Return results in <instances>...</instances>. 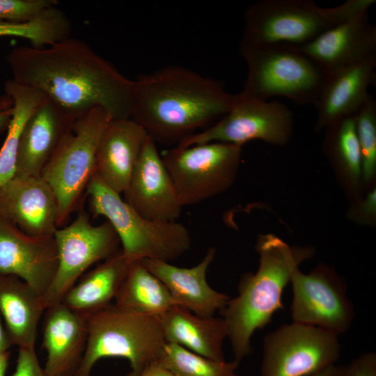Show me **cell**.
Returning a JSON list of instances; mask_svg holds the SVG:
<instances>
[{
    "label": "cell",
    "mask_w": 376,
    "mask_h": 376,
    "mask_svg": "<svg viewBox=\"0 0 376 376\" xmlns=\"http://www.w3.org/2000/svg\"><path fill=\"white\" fill-rule=\"evenodd\" d=\"M6 61L13 81L39 91L75 120L95 108L112 120L131 118L133 80L81 40L70 36L42 48L17 46Z\"/></svg>",
    "instance_id": "cell-1"
},
{
    "label": "cell",
    "mask_w": 376,
    "mask_h": 376,
    "mask_svg": "<svg viewBox=\"0 0 376 376\" xmlns=\"http://www.w3.org/2000/svg\"><path fill=\"white\" fill-rule=\"evenodd\" d=\"M235 98L216 80L166 66L133 80L130 118L155 142L178 144L219 120Z\"/></svg>",
    "instance_id": "cell-2"
},
{
    "label": "cell",
    "mask_w": 376,
    "mask_h": 376,
    "mask_svg": "<svg viewBox=\"0 0 376 376\" xmlns=\"http://www.w3.org/2000/svg\"><path fill=\"white\" fill-rule=\"evenodd\" d=\"M256 248L258 270L241 276L237 295L219 311L237 363L251 353L255 331L266 327L274 314L284 308L281 297L291 272L308 256V251L292 249L272 234L260 236Z\"/></svg>",
    "instance_id": "cell-3"
},
{
    "label": "cell",
    "mask_w": 376,
    "mask_h": 376,
    "mask_svg": "<svg viewBox=\"0 0 376 376\" xmlns=\"http://www.w3.org/2000/svg\"><path fill=\"white\" fill-rule=\"evenodd\" d=\"M375 0H347L323 8L311 0H259L244 15L241 42L250 45L300 46L360 13Z\"/></svg>",
    "instance_id": "cell-4"
},
{
    "label": "cell",
    "mask_w": 376,
    "mask_h": 376,
    "mask_svg": "<svg viewBox=\"0 0 376 376\" xmlns=\"http://www.w3.org/2000/svg\"><path fill=\"white\" fill-rule=\"evenodd\" d=\"M88 338L76 376H91L102 358L129 361L127 376H139L156 362L166 341L160 317L139 313L111 304L86 317Z\"/></svg>",
    "instance_id": "cell-5"
},
{
    "label": "cell",
    "mask_w": 376,
    "mask_h": 376,
    "mask_svg": "<svg viewBox=\"0 0 376 376\" xmlns=\"http://www.w3.org/2000/svg\"><path fill=\"white\" fill-rule=\"evenodd\" d=\"M85 196L91 214L107 219L116 233L129 263L144 259L175 260L191 246L189 230L181 223L149 219L138 213L95 173Z\"/></svg>",
    "instance_id": "cell-6"
},
{
    "label": "cell",
    "mask_w": 376,
    "mask_h": 376,
    "mask_svg": "<svg viewBox=\"0 0 376 376\" xmlns=\"http://www.w3.org/2000/svg\"><path fill=\"white\" fill-rule=\"evenodd\" d=\"M240 51L247 65L242 94L262 100L280 96L299 104H315L325 75L295 47L240 42Z\"/></svg>",
    "instance_id": "cell-7"
},
{
    "label": "cell",
    "mask_w": 376,
    "mask_h": 376,
    "mask_svg": "<svg viewBox=\"0 0 376 376\" xmlns=\"http://www.w3.org/2000/svg\"><path fill=\"white\" fill-rule=\"evenodd\" d=\"M111 120L101 108L77 119L41 173L40 177L50 185L57 198L59 228L81 206L83 194L95 173L100 139Z\"/></svg>",
    "instance_id": "cell-8"
},
{
    "label": "cell",
    "mask_w": 376,
    "mask_h": 376,
    "mask_svg": "<svg viewBox=\"0 0 376 376\" xmlns=\"http://www.w3.org/2000/svg\"><path fill=\"white\" fill-rule=\"evenodd\" d=\"M241 152V146L222 142L176 146L166 151L162 159L182 207L227 189L235 180Z\"/></svg>",
    "instance_id": "cell-9"
},
{
    "label": "cell",
    "mask_w": 376,
    "mask_h": 376,
    "mask_svg": "<svg viewBox=\"0 0 376 376\" xmlns=\"http://www.w3.org/2000/svg\"><path fill=\"white\" fill-rule=\"evenodd\" d=\"M58 266L54 278L42 296L47 308L61 302L67 292L93 264L102 262L121 249L119 238L108 221L94 226L88 214L78 208L75 219L54 233Z\"/></svg>",
    "instance_id": "cell-10"
},
{
    "label": "cell",
    "mask_w": 376,
    "mask_h": 376,
    "mask_svg": "<svg viewBox=\"0 0 376 376\" xmlns=\"http://www.w3.org/2000/svg\"><path fill=\"white\" fill-rule=\"evenodd\" d=\"M340 354L337 336L292 321L264 337L260 376H308L335 365Z\"/></svg>",
    "instance_id": "cell-11"
},
{
    "label": "cell",
    "mask_w": 376,
    "mask_h": 376,
    "mask_svg": "<svg viewBox=\"0 0 376 376\" xmlns=\"http://www.w3.org/2000/svg\"><path fill=\"white\" fill-rule=\"evenodd\" d=\"M292 132V113L285 104L235 95L230 110L210 127L195 133L177 144L188 146L210 142H222L242 146L258 139L283 146Z\"/></svg>",
    "instance_id": "cell-12"
},
{
    "label": "cell",
    "mask_w": 376,
    "mask_h": 376,
    "mask_svg": "<svg viewBox=\"0 0 376 376\" xmlns=\"http://www.w3.org/2000/svg\"><path fill=\"white\" fill-rule=\"evenodd\" d=\"M290 283L293 322L317 327L336 336L346 332L355 318L345 282L328 267L320 266L308 274L295 267Z\"/></svg>",
    "instance_id": "cell-13"
},
{
    "label": "cell",
    "mask_w": 376,
    "mask_h": 376,
    "mask_svg": "<svg viewBox=\"0 0 376 376\" xmlns=\"http://www.w3.org/2000/svg\"><path fill=\"white\" fill-rule=\"evenodd\" d=\"M57 266L54 236H30L0 216V274L20 279L42 297Z\"/></svg>",
    "instance_id": "cell-14"
},
{
    "label": "cell",
    "mask_w": 376,
    "mask_h": 376,
    "mask_svg": "<svg viewBox=\"0 0 376 376\" xmlns=\"http://www.w3.org/2000/svg\"><path fill=\"white\" fill-rule=\"evenodd\" d=\"M0 216L33 237L54 236L59 228L56 196L40 176H14L1 186Z\"/></svg>",
    "instance_id": "cell-15"
},
{
    "label": "cell",
    "mask_w": 376,
    "mask_h": 376,
    "mask_svg": "<svg viewBox=\"0 0 376 376\" xmlns=\"http://www.w3.org/2000/svg\"><path fill=\"white\" fill-rule=\"evenodd\" d=\"M123 194L131 207L149 219L176 221L181 214L183 207L173 181L149 136Z\"/></svg>",
    "instance_id": "cell-16"
},
{
    "label": "cell",
    "mask_w": 376,
    "mask_h": 376,
    "mask_svg": "<svg viewBox=\"0 0 376 376\" xmlns=\"http://www.w3.org/2000/svg\"><path fill=\"white\" fill-rule=\"evenodd\" d=\"M324 75L376 54V26L368 12L360 13L324 32L313 40L292 46Z\"/></svg>",
    "instance_id": "cell-17"
},
{
    "label": "cell",
    "mask_w": 376,
    "mask_h": 376,
    "mask_svg": "<svg viewBox=\"0 0 376 376\" xmlns=\"http://www.w3.org/2000/svg\"><path fill=\"white\" fill-rule=\"evenodd\" d=\"M75 120L47 98L23 127L14 176L40 177Z\"/></svg>",
    "instance_id": "cell-18"
},
{
    "label": "cell",
    "mask_w": 376,
    "mask_h": 376,
    "mask_svg": "<svg viewBox=\"0 0 376 376\" xmlns=\"http://www.w3.org/2000/svg\"><path fill=\"white\" fill-rule=\"evenodd\" d=\"M44 317L43 368L47 376H76L87 345L86 318L63 302L47 308Z\"/></svg>",
    "instance_id": "cell-19"
},
{
    "label": "cell",
    "mask_w": 376,
    "mask_h": 376,
    "mask_svg": "<svg viewBox=\"0 0 376 376\" xmlns=\"http://www.w3.org/2000/svg\"><path fill=\"white\" fill-rule=\"evenodd\" d=\"M215 255L216 249L210 247L202 260L191 267H180L158 260H141L164 284L175 305L202 317H212L230 299L227 294L215 290L207 283V269Z\"/></svg>",
    "instance_id": "cell-20"
},
{
    "label": "cell",
    "mask_w": 376,
    "mask_h": 376,
    "mask_svg": "<svg viewBox=\"0 0 376 376\" xmlns=\"http://www.w3.org/2000/svg\"><path fill=\"white\" fill-rule=\"evenodd\" d=\"M376 54L325 75L315 106L317 128L353 116L370 95V86L375 80Z\"/></svg>",
    "instance_id": "cell-21"
},
{
    "label": "cell",
    "mask_w": 376,
    "mask_h": 376,
    "mask_svg": "<svg viewBox=\"0 0 376 376\" xmlns=\"http://www.w3.org/2000/svg\"><path fill=\"white\" fill-rule=\"evenodd\" d=\"M148 137L132 118L111 120L100 139L95 173L112 190L126 189Z\"/></svg>",
    "instance_id": "cell-22"
},
{
    "label": "cell",
    "mask_w": 376,
    "mask_h": 376,
    "mask_svg": "<svg viewBox=\"0 0 376 376\" xmlns=\"http://www.w3.org/2000/svg\"><path fill=\"white\" fill-rule=\"evenodd\" d=\"M42 297L20 279L0 274V315L13 345L35 348L45 312Z\"/></svg>",
    "instance_id": "cell-23"
},
{
    "label": "cell",
    "mask_w": 376,
    "mask_h": 376,
    "mask_svg": "<svg viewBox=\"0 0 376 376\" xmlns=\"http://www.w3.org/2000/svg\"><path fill=\"white\" fill-rule=\"evenodd\" d=\"M166 341L215 361H224L223 345L227 338L221 318L202 317L174 306L160 317Z\"/></svg>",
    "instance_id": "cell-24"
},
{
    "label": "cell",
    "mask_w": 376,
    "mask_h": 376,
    "mask_svg": "<svg viewBox=\"0 0 376 376\" xmlns=\"http://www.w3.org/2000/svg\"><path fill=\"white\" fill-rule=\"evenodd\" d=\"M129 264L120 250L80 278L61 302L85 318L107 307L115 299Z\"/></svg>",
    "instance_id": "cell-25"
},
{
    "label": "cell",
    "mask_w": 376,
    "mask_h": 376,
    "mask_svg": "<svg viewBox=\"0 0 376 376\" xmlns=\"http://www.w3.org/2000/svg\"><path fill=\"white\" fill-rule=\"evenodd\" d=\"M114 300L119 307L158 317L175 306L164 284L142 260L130 263Z\"/></svg>",
    "instance_id": "cell-26"
},
{
    "label": "cell",
    "mask_w": 376,
    "mask_h": 376,
    "mask_svg": "<svg viewBox=\"0 0 376 376\" xmlns=\"http://www.w3.org/2000/svg\"><path fill=\"white\" fill-rule=\"evenodd\" d=\"M4 91L12 101V115L0 148V187L15 175L19 139L25 123L47 99L39 91L12 79L5 82Z\"/></svg>",
    "instance_id": "cell-27"
},
{
    "label": "cell",
    "mask_w": 376,
    "mask_h": 376,
    "mask_svg": "<svg viewBox=\"0 0 376 376\" xmlns=\"http://www.w3.org/2000/svg\"><path fill=\"white\" fill-rule=\"evenodd\" d=\"M71 32L70 20L58 6L47 9L26 23L0 22V37L22 38L36 48L54 45L70 37Z\"/></svg>",
    "instance_id": "cell-28"
},
{
    "label": "cell",
    "mask_w": 376,
    "mask_h": 376,
    "mask_svg": "<svg viewBox=\"0 0 376 376\" xmlns=\"http://www.w3.org/2000/svg\"><path fill=\"white\" fill-rule=\"evenodd\" d=\"M173 376H238L239 363L215 361L166 342L156 361Z\"/></svg>",
    "instance_id": "cell-29"
},
{
    "label": "cell",
    "mask_w": 376,
    "mask_h": 376,
    "mask_svg": "<svg viewBox=\"0 0 376 376\" xmlns=\"http://www.w3.org/2000/svg\"><path fill=\"white\" fill-rule=\"evenodd\" d=\"M328 143L334 156L350 176L357 180L361 175L362 158L354 115L343 118L328 126Z\"/></svg>",
    "instance_id": "cell-30"
},
{
    "label": "cell",
    "mask_w": 376,
    "mask_h": 376,
    "mask_svg": "<svg viewBox=\"0 0 376 376\" xmlns=\"http://www.w3.org/2000/svg\"><path fill=\"white\" fill-rule=\"evenodd\" d=\"M354 118L361 152V175L369 181L376 170V101L371 95Z\"/></svg>",
    "instance_id": "cell-31"
},
{
    "label": "cell",
    "mask_w": 376,
    "mask_h": 376,
    "mask_svg": "<svg viewBox=\"0 0 376 376\" xmlns=\"http://www.w3.org/2000/svg\"><path fill=\"white\" fill-rule=\"evenodd\" d=\"M58 3L57 0H0V22L26 23Z\"/></svg>",
    "instance_id": "cell-32"
},
{
    "label": "cell",
    "mask_w": 376,
    "mask_h": 376,
    "mask_svg": "<svg viewBox=\"0 0 376 376\" xmlns=\"http://www.w3.org/2000/svg\"><path fill=\"white\" fill-rule=\"evenodd\" d=\"M11 376H47L35 348L18 347L15 369Z\"/></svg>",
    "instance_id": "cell-33"
},
{
    "label": "cell",
    "mask_w": 376,
    "mask_h": 376,
    "mask_svg": "<svg viewBox=\"0 0 376 376\" xmlns=\"http://www.w3.org/2000/svg\"><path fill=\"white\" fill-rule=\"evenodd\" d=\"M340 376H376V353L365 352L343 366Z\"/></svg>",
    "instance_id": "cell-34"
},
{
    "label": "cell",
    "mask_w": 376,
    "mask_h": 376,
    "mask_svg": "<svg viewBox=\"0 0 376 376\" xmlns=\"http://www.w3.org/2000/svg\"><path fill=\"white\" fill-rule=\"evenodd\" d=\"M361 214L366 217H373L376 212V191H370L365 198L360 207Z\"/></svg>",
    "instance_id": "cell-35"
},
{
    "label": "cell",
    "mask_w": 376,
    "mask_h": 376,
    "mask_svg": "<svg viewBox=\"0 0 376 376\" xmlns=\"http://www.w3.org/2000/svg\"><path fill=\"white\" fill-rule=\"evenodd\" d=\"M139 376H173L157 362L148 367Z\"/></svg>",
    "instance_id": "cell-36"
},
{
    "label": "cell",
    "mask_w": 376,
    "mask_h": 376,
    "mask_svg": "<svg viewBox=\"0 0 376 376\" xmlns=\"http://www.w3.org/2000/svg\"><path fill=\"white\" fill-rule=\"evenodd\" d=\"M12 115V106H0V132L7 130Z\"/></svg>",
    "instance_id": "cell-37"
},
{
    "label": "cell",
    "mask_w": 376,
    "mask_h": 376,
    "mask_svg": "<svg viewBox=\"0 0 376 376\" xmlns=\"http://www.w3.org/2000/svg\"><path fill=\"white\" fill-rule=\"evenodd\" d=\"M13 346L0 315V352L9 351Z\"/></svg>",
    "instance_id": "cell-38"
},
{
    "label": "cell",
    "mask_w": 376,
    "mask_h": 376,
    "mask_svg": "<svg viewBox=\"0 0 376 376\" xmlns=\"http://www.w3.org/2000/svg\"><path fill=\"white\" fill-rule=\"evenodd\" d=\"M344 366L333 365L321 371L308 376H340Z\"/></svg>",
    "instance_id": "cell-39"
},
{
    "label": "cell",
    "mask_w": 376,
    "mask_h": 376,
    "mask_svg": "<svg viewBox=\"0 0 376 376\" xmlns=\"http://www.w3.org/2000/svg\"><path fill=\"white\" fill-rule=\"evenodd\" d=\"M10 351L0 352V376H6L9 364Z\"/></svg>",
    "instance_id": "cell-40"
}]
</instances>
